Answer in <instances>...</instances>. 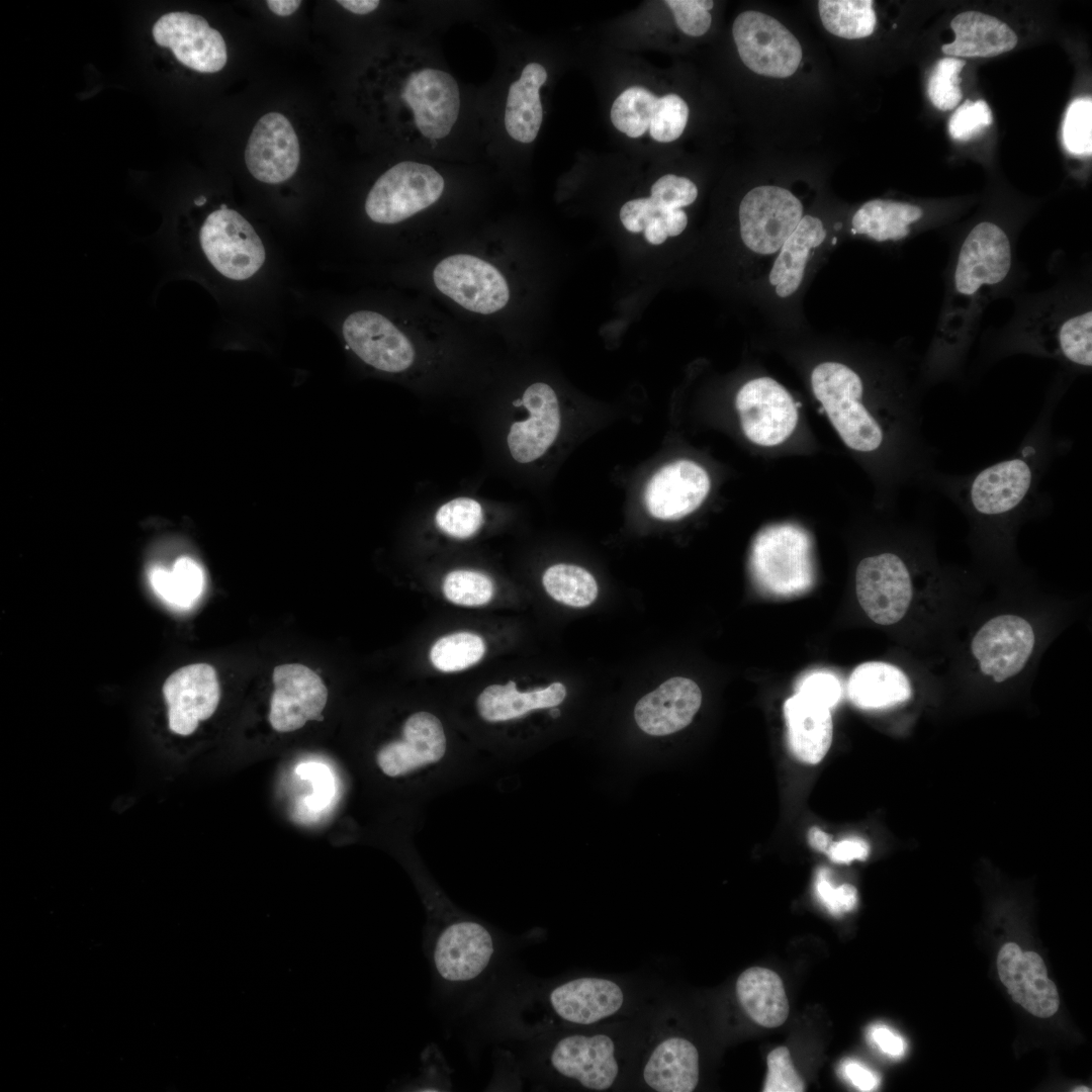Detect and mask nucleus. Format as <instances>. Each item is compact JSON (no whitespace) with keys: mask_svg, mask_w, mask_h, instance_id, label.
<instances>
[{"mask_svg":"<svg viewBox=\"0 0 1092 1092\" xmlns=\"http://www.w3.org/2000/svg\"><path fill=\"white\" fill-rule=\"evenodd\" d=\"M871 1038L883 1053L891 1057H901L905 1052L903 1038L886 1026H875L871 1030Z\"/></svg>","mask_w":1092,"mask_h":1092,"instance_id":"nucleus-55","label":"nucleus"},{"mask_svg":"<svg viewBox=\"0 0 1092 1092\" xmlns=\"http://www.w3.org/2000/svg\"><path fill=\"white\" fill-rule=\"evenodd\" d=\"M543 585L554 600L573 608H584L595 602L598 584L586 569L573 564H555L546 569Z\"/></svg>","mask_w":1092,"mask_h":1092,"instance_id":"nucleus-39","label":"nucleus"},{"mask_svg":"<svg viewBox=\"0 0 1092 1092\" xmlns=\"http://www.w3.org/2000/svg\"><path fill=\"white\" fill-rule=\"evenodd\" d=\"M659 215H662V213L650 197L629 200L623 204L620 210V219L624 228L635 234L643 232L648 222Z\"/></svg>","mask_w":1092,"mask_h":1092,"instance_id":"nucleus-53","label":"nucleus"},{"mask_svg":"<svg viewBox=\"0 0 1092 1092\" xmlns=\"http://www.w3.org/2000/svg\"><path fill=\"white\" fill-rule=\"evenodd\" d=\"M1035 646V633L1025 618L1002 614L985 622L974 635L971 652L979 669L995 682L1020 673Z\"/></svg>","mask_w":1092,"mask_h":1092,"instance_id":"nucleus-15","label":"nucleus"},{"mask_svg":"<svg viewBox=\"0 0 1092 1092\" xmlns=\"http://www.w3.org/2000/svg\"><path fill=\"white\" fill-rule=\"evenodd\" d=\"M998 974L1013 1001L1036 1017L1046 1018L1059 1008L1055 983L1045 965L1034 951H1023L1016 943H1005L998 953Z\"/></svg>","mask_w":1092,"mask_h":1092,"instance_id":"nucleus-24","label":"nucleus"},{"mask_svg":"<svg viewBox=\"0 0 1092 1092\" xmlns=\"http://www.w3.org/2000/svg\"><path fill=\"white\" fill-rule=\"evenodd\" d=\"M797 692L831 709L840 700L841 686L834 674L816 671L806 675L800 681Z\"/></svg>","mask_w":1092,"mask_h":1092,"instance_id":"nucleus-52","label":"nucleus"},{"mask_svg":"<svg viewBox=\"0 0 1092 1092\" xmlns=\"http://www.w3.org/2000/svg\"><path fill=\"white\" fill-rule=\"evenodd\" d=\"M732 33L744 65L756 74L787 78L798 69L802 48L779 20L758 11H744L734 20Z\"/></svg>","mask_w":1092,"mask_h":1092,"instance_id":"nucleus-10","label":"nucleus"},{"mask_svg":"<svg viewBox=\"0 0 1092 1092\" xmlns=\"http://www.w3.org/2000/svg\"><path fill=\"white\" fill-rule=\"evenodd\" d=\"M811 387L838 435L850 449L875 452L884 442V431L862 402L860 375L836 361H825L811 372Z\"/></svg>","mask_w":1092,"mask_h":1092,"instance_id":"nucleus-3","label":"nucleus"},{"mask_svg":"<svg viewBox=\"0 0 1092 1092\" xmlns=\"http://www.w3.org/2000/svg\"><path fill=\"white\" fill-rule=\"evenodd\" d=\"M992 122L991 109L984 100H967L951 115L948 130L953 140L969 141L981 134Z\"/></svg>","mask_w":1092,"mask_h":1092,"instance_id":"nucleus-49","label":"nucleus"},{"mask_svg":"<svg viewBox=\"0 0 1092 1092\" xmlns=\"http://www.w3.org/2000/svg\"><path fill=\"white\" fill-rule=\"evenodd\" d=\"M627 1000V991L622 984L595 976L565 981L548 995L553 1013L562 1021L578 1026H590L620 1014Z\"/></svg>","mask_w":1092,"mask_h":1092,"instance_id":"nucleus-21","label":"nucleus"},{"mask_svg":"<svg viewBox=\"0 0 1092 1092\" xmlns=\"http://www.w3.org/2000/svg\"><path fill=\"white\" fill-rule=\"evenodd\" d=\"M711 481L698 463L681 459L670 462L650 478L644 499L649 514L659 520L675 521L692 514L707 497Z\"/></svg>","mask_w":1092,"mask_h":1092,"instance_id":"nucleus-23","label":"nucleus"},{"mask_svg":"<svg viewBox=\"0 0 1092 1092\" xmlns=\"http://www.w3.org/2000/svg\"><path fill=\"white\" fill-rule=\"evenodd\" d=\"M300 160V148L290 121L279 112L263 115L248 140L245 161L259 181L278 184L291 178Z\"/></svg>","mask_w":1092,"mask_h":1092,"instance_id":"nucleus-22","label":"nucleus"},{"mask_svg":"<svg viewBox=\"0 0 1092 1092\" xmlns=\"http://www.w3.org/2000/svg\"><path fill=\"white\" fill-rule=\"evenodd\" d=\"M493 939L481 924L463 920L448 925L438 936L433 960L438 974L448 982L478 977L493 953Z\"/></svg>","mask_w":1092,"mask_h":1092,"instance_id":"nucleus-26","label":"nucleus"},{"mask_svg":"<svg viewBox=\"0 0 1092 1092\" xmlns=\"http://www.w3.org/2000/svg\"><path fill=\"white\" fill-rule=\"evenodd\" d=\"M199 241L209 263L229 279H248L264 264L265 249L256 231L224 204L205 218Z\"/></svg>","mask_w":1092,"mask_h":1092,"instance_id":"nucleus-9","label":"nucleus"},{"mask_svg":"<svg viewBox=\"0 0 1092 1092\" xmlns=\"http://www.w3.org/2000/svg\"><path fill=\"white\" fill-rule=\"evenodd\" d=\"M440 530L454 538L472 536L482 524V509L478 502L469 497H457L444 504L436 513Z\"/></svg>","mask_w":1092,"mask_h":1092,"instance_id":"nucleus-44","label":"nucleus"},{"mask_svg":"<svg viewBox=\"0 0 1092 1092\" xmlns=\"http://www.w3.org/2000/svg\"><path fill=\"white\" fill-rule=\"evenodd\" d=\"M656 100L657 97L644 87L627 88L612 105L614 126L630 138L643 135L649 129Z\"/></svg>","mask_w":1092,"mask_h":1092,"instance_id":"nucleus-40","label":"nucleus"},{"mask_svg":"<svg viewBox=\"0 0 1092 1092\" xmlns=\"http://www.w3.org/2000/svg\"><path fill=\"white\" fill-rule=\"evenodd\" d=\"M205 201H206L205 197L202 196V197L195 200V204L196 205H202V204L205 203Z\"/></svg>","mask_w":1092,"mask_h":1092,"instance_id":"nucleus-62","label":"nucleus"},{"mask_svg":"<svg viewBox=\"0 0 1092 1092\" xmlns=\"http://www.w3.org/2000/svg\"><path fill=\"white\" fill-rule=\"evenodd\" d=\"M1014 247L1006 231L984 220L957 247L948 264L941 310L930 347L932 372H942L970 347L981 315L1007 283Z\"/></svg>","mask_w":1092,"mask_h":1092,"instance_id":"nucleus-1","label":"nucleus"},{"mask_svg":"<svg viewBox=\"0 0 1092 1092\" xmlns=\"http://www.w3.org/2000/svg\"><path fill=\"white\" fill-rule=\"evenodd\" d=\"M397 98L418 140L438 142L454 127L460 112V90L454 77L418 62L400 82Z\"/></svg>","mask_w":1092,"mask_h":1092,"instance_id":"nucleus-5","label":"nucleus"},{"mask_svg":"<svg viewBox=\"0 0 1092 1092\" xmlns=\"http://www.w3.org/2000/svg\"><path fill=\"white\" fill-rule=\"evenodd\" d=\"M688 118L686 101L676 94H666L656 100L649 133L656 142H673L681 135Z\"/></svg>","mask_w":1092,"mask_h":1092,"instance_id":"nucleus-45","label":"nucleus"},{"mask_svg":"<svg viewBox=\"0 0 1092 1092\" xmlns=\"http://www.w3.org/2000/svg\"><path fill=\"white\" fill-rule=\"evenodd\" d=\"M750 565L756 583L769 595L791 597L808 590L814 582L809 533L794 524L763 528L753 541Z\"/></svg>","mask_w":1092,"mask_h":1092,"instance_id":"nucleus-4","label":"nucleus"},{"mask_svg":"<svg viewBox=\"0 0 1092 1092\" xmlns=\"http://www.w3.org/2000/svg\"><path fill=\"white\" fill-rule=\"evenodd\" d=\"M1031 453H1019L977 472L964 487V499L977 516L1007 517L1029 500L1038 474Z\"/></svg>","mask_w":1092,"mask_h":1092,"instance_id":"nucleus-11","label":"nucleus"},{"mask_svg":"<svg viewBox=\"0 0 1092 1092\" xmlns=\"http://www.w3.org/2000/svg\"><path fill=\"white\" fill-rule=\"evenodd\" d=\"M343 336L348 347L375 369L397 373L414 363L412 342L378 312L359 310L349 314L343 324Z\"/></svg>","mask_w":1092,"mask_h":1092,"instance_id":"nucleus-19","label":"nucleus"},{"mask_svg":"<svg viewBox=\"0 0 1092 1092\" xmlns=\"http://www.w3.org/2000/svg\"><path fill=\"white\" fill-rule=\"evenodd\" d=\"M871 852L870 844L861 837H849L838 842H831L828 857L837 863H849L852 860H866Z\"/></svg>","mask_w":1092,"mask_h":1092,"instance_id":"nucleus-54","label":"nucleus"},{"mask_svg":"<svg viewBox=\"0 0 1092 1092\" xmlns=\"http://www.w3.org/2000/svg\"><path fill=\"white\" fill-rule=\"evenodd\" d=\"M843 1072L851 1084L861 1091H871L879 1084L876 1074L855 1062L846 1063Z\"/></svg>","mask_w":1092,"mask_h":1092,"instance_id":"nucleus-56","label":"nucleus"},{"mask_svg":"<svg viewBox=\"0 0 1092 1092\" xmlns=\"http://www.w3.org/2000/svg\"><path fill=\"white\" fill-rule=\"evenodd\" d=\"M830 710L799 692L785 702L788 744L799 761L817 764L829 750L833 737Z\"/></svg>","mask_w":1092,"mask_h":1092,"instance_id":"nucleus-30","label":"nucleus"},{"mask_svg":"<svg viewBox=\"0 0 1092 1092\" xmlns=\"http://www.w3.org/2000/svg\"><path fill=\"white\" fill-rule=\"evenodd\" d=\"M1018 318L1015 346L1079 369L1092 365V311L1072 296L1046 298Z\"/></svg>","mask_w":1092,"mask_h":1092,"instance_id":"nucleus-2","label":"nucleus"},{"mask_svg":"<svg viewBox=\"0 0 1092 1092\" xmlns=\"http://www.w3.org/2000/svg\"><path fill=\"white\" fill-rule=\"evenodd\" d=\"M337 2L348 11L360 15L374 11L380 4L378 0H339Z\"/></svg>","mask_w":1092,"mask_h":1092,"instance_id":"nucleus-59","label":"nucleus"},{"mask_svg":"<svg viewBox=\"0 0 1092 1092\" xmlns=\"http://www.w3.org/2000/svg\"><path fill=\"white\" fill-rule=\"evenodd\" d=\"M1074 1091L1075 1092H1082V1091L1089 1092L1090 1089L1087 1088V1087H1078L1077 1089H1074Z\"/></svg>","mask_w":1092,"mask_h":1092,"instance_id":"nucleus-63","label":"nucleus"},{"mask_svg":"<svg viewBox=\"0 0 1092 1092\" xmlns=\"http://www.w3.org/2000/svg\"><path fill=\"white\" fill-rule=\"evenodd\" d=\"M432 277L442 294L472 312L494 313L510 299L509 285L502 272L491 263L470 254L444 258L434 268Z\"/></svg>","mask_w":1092,"mask_h":1092,"instance_id":"nucleus-12","label":"nucleus"},{"mask_svg":"<svg viewBox=\"0 0 1092 1092\" xmlns=\"http://www.w3.org/2000/svg\"><path fill=\"white\" fill-rule=\"evenodd\" d=\"M566 689L561 682L530 692H520L510 680L506 685L486 687L476 700L479 715L487 722H506L520 718L531 711L552 709L563 702Z\"/></svg>","mask_w":1092,"mask_h":1092,"instance_id":"nucleus-35","label":"nucleus"},{"mask_svg":"<svg viewBox=\"0 0 1092 1092\" xmlns=\"http://www.w3.org/2000/svg\"><path fill=\"white\" fill-rule=\"evenodd\" d=\"M735 405L744 435L759 446L782 444L798 423L792 394L771 377H756L744 383L736 394Z\"/></svg>","mask_w":1092,"mask_h":1092,"instance_id":"nucleus-13","label":"nucleus"},{"mask_svg":"<svg viewBox=\"0 0 1092 1092\" xmlns=\"http://www.w3.org/2000/svg\"><path fill=\"white\" fill-rule=\"evenodd\" d=\"M266 4L274 14L284 17L293 14L299 8L301 1L268 0Z\"/></svg>","mask_w":1092,"mask_h":1092,"instance_id":"nucleus-60","label":"nucleus"},{"mask_svg":"<svg viewBox=\"0 0 1092 1092\" xmlns=\"http://www.w3.org/2000/svg\"><path fill=\"white\" fill-rule=\"evenodd\" d=\"M965 66L966 61L959 58H943L935 65L928 80L927 93L937 109H953L961 101L960 73Z\"/></svg>","mask_w":1092,"mask_h":1092,"instance_id":"nucleus-43","label":"nucleus"},{"mask_svg":"<svg viewBox=\"0 0 1092 1092\" xmlns=\"http://www.w3.org/2000/svg\"><path fill=\"white\" fill-rule=\"evenodd\" d=\"M446 749L441 721L430 712L420 711L406 718L398 739L379 748L376 763L389 778L405 777L440 762Z\"/></svg>","mask_w":1092,"mask_h":1092,"instance_id":"nucleus-20","label":"nucleus"},{"mask_svg":"<svg viewBox=\"0 0 1092 1092\" xmlns=\"http://www.w3.org/2000/svg\"><path fill=\"white\" fill-rule=\"evenodd\" d=\"M738 215L745 248L760 259H772L804 216V208L790 190L762 185L746 193Z\"/></svg>","mask_w":1092,"mask_h":1092,"instance_id":"nucleus-7","label":"nucleus"},{"mask_svg":"<svg viewBox=\"0 0 1092 1092\" xmlns=\"http://www.w3.org/2000/svg\"><path fill=\"white\" fill-rule=\"evenodd\" d=\"M444 188L443 176L432 166L403 161L375 181L367 194L365 211L374 222L397 223L436 203Z\"/></svg>","mask_w":1092,"mask_h":1092,"instance_id":"nucleus-6","label":"nucleus"},{"mask_svg":"<svg viewBox=\"0 0 1092 1092\" xmlns=\"http://www.w3.org/2000/svg\"><path fill=\"white\" fill-rule=\"evenodd\" d=\"M644 1084L657 1092H692L699 1083L700 1058L687 1037L668 1034L649 1051L642 1067Z\"/></svg>","mask_w":1092,"mask_h":1092,"instance_id":"nucleus-29","label":"nucleus"},{"mask_svg":"<svg viewBox=\"0 0 1092 1092\" xmlns=\"http://www.w3.org/2000/svg\"><path fill=\"white\" fill-rule=\"evenodd\" d=\"M857 601L876 624L893 625L907 613L913 596L910 571L897 554L863 558L855 572Z\"/></svg>","mask_w":1092,"mask_h":1092,"instance_id":"nucleus-14","label":"nucleus"},{"mask_svg":"<svg viewBox=\"0 0 1092 1092\" xmlns=\"http://www.w3.org/2000/svg\"><path fill=\"white\" fill-rule=\"evenodd\" d=\"M815 889L820 902L834 916L852 911L857 904L856 889L849 884L834 888L829 881V872L826 869L818 872Z\"/></svg>","mask_w":1092,"mask_h":1092,"instance_id":"nucleus-51","label":"nucleus"},{"mask_svg":"<svg viewBox=\"0 0 1092 1092\" xmlns=\"http://www.w3.org/2000/svg\"><path fill=\"white\" fill-rule=\"evenodd\" d=\"M808 842L814 849L826 852L831 844V837L818 827H812L808 831Z\"/></svg>","mask_w":1092,"mask_h":1092,"instance_id":"nucleus-61","label":"nucleus"},{"mask_svg":"<svg viewBox=\"0 0 1092 1092\" xmlns=\"http://www.w3.org/2000/svg\"><path fill=\"white\" fill-rule=\"evenodd\" d=\"M698 196V188L686 177L667 174L655 181L650 199L662 213L692 204Z\"/></svg>","mask_w":1092,"mask_h":1092,"instance_id":"nucleus-47","label":"nucleus"},{"mask_svg":"<svg viewBox=\"0 0 1092 1092\" xmlns=\"http://www.w3.org/2000/svg\"><path fill=\"white\" fill-rule=\"evenodd\" d=\"M702 692L687 677H672L642 697L635 706L639 728L652 736H664L686 728L699 711Z\"/></svg>","mask_w":1092,"mask_h":1092,"instance_id":"nucleus-28","label":"nucleus"},{"mask_svg":"<svg viewBox=\"0 0 1092 1092\" xmlns=\"http://www.w3.org/2000/svg\"><path fill=\"white\" fill-rule=\"evenodd\" d=\"M1091 98L1084 97L1074 100L1066 112L1063 125V140L1067 150L1075 155H1091Z\"/></svg>","mask_w":1092,"mask_h":1092,"instance_id":"nucleus-46","label":"nucleus"},{"mask_svg":"<svg viewBox=\"0 0 1092 1092\" xmlns=\"http://www.w3.org/2000/svg\"><path fill=\"white\" fill-rule=\"evenodd\" d=\"M850 701L866 711H882L908 702L912 697L909 677L898 666L883 661L857 665L847 685Z\"/></svg>","mask_w":1092,"mask_h":1092,"instance_id":"nucleus-31","label":"nucleus"},{"mask_svg":"<svg viewBox=\"0 0 1092 1092\" xmlns=\"http://www.w3.org/2000/svg\"><path fill=\"white\" fill-rule=\"evenodd\" d=\"M954 40L941 51L952 57L991 58L1017 44V35L1002 20L979 11L958 14L950 22Z\"/></svg>","mask_w":1092,"mask_h":1092,"instance_id":"nucleus-32","label":"nucleus"},{"mask_svg":"<svg viewBox=\"0 0 1092 1092\" xmlns=\"http://www.w3.org/2000/svg\"><path fill=\"white\" fill-rule=\"evenodd\" d=\"M442 588L448 601L467 607L485 605L494 594L493 582L487 575L465 569L449 572Z\"/></svg>","mask_w":1092,"mask_h":1092,"instance_id":"nucleus-42","label":"nucleus"},{"mask_svg":"<svg viewBox=\"0 0 1092 1092\" xmlns=\"http://www.w3.org/2000/svg\"><path fill=\"white\" fill-rule=\"evenodd\" d=\"M521 403L529 417L512 424L507 441L517 462L530 463L540 458L555 441L560 428V410L555 391L543 382L527 387Z\"/></svg>","mask_w":1092,"mask_h":1092,"instance_id":"nucleus-27","label":"nucleus"},{"mask_svg":"<svg viewBox=\"0 0 1092 1092\" xmlns=\"http://www.w3.org/2000/svg\"><path fill=\"white\" fill-rule=\"evenodd\" d=\"M872 0H820L818 9L824 27L832 34L856 39L871 35L877 24Z\"/></svg>","mask_w":1092,"mask_h":1092,"instance_id":"nucleus-38","label":"nucleus"},{"mask_svg":"<svg viewBox=\"0 0 1092 1092\" xmlns=\"http://www.w3.org/2000/svg\"><path fill=\"white\" fill-rule=\"evenodd\" d=\"M549 1064L560 1077L590 1091L611 1089L623 1069L617 1037L602 1031L561 1037L550 1051Z\"/></svg>","mask_w":1092,"mask_h":1092,"instance_id":"nucleus-8","label":"nucleus"},{"mask_svg":"<svg viewBox=\"0 0 1092 1092\" xmlns=\"http://www.w3.org/2000/svg\"><path fill=\"white\" fill-rule=\"evenodd\" d=\"M272 679L274 692L268 718L275 731L292 732L320 718L328 690L312 669L299 663L281 664L274 668Z\"/></svg>","mask_w":1092,"mask_h":1092,"instance_id":"nucleus-18","label":"nucleus"},{"mask_svg":"<svg viewBox=\"0 0 1092 1092\" xmlns=\"http://www.w3.org/2000/svg\"><path fill=\"white\" fill-rule=\"evenodd\" d=\"M485 652L481 637L470 632H457L440 638L431 648L432 664L444 672L465 669L478 662Z\"/></svg>","mask_w":1092,"mask_h":1092,"instance_id":"nucleus-41","label":"nucleus"},{"mask_svg":"<svg viewBox=\"0 0 1092 1092\" xmlns=\"http://www.w3.org/2000/svg\"><path fill=\"white\" fill-rule=\"evenodd\" d=\"M662 217L668 237L680 235L688 224V216L681 208L667 210Z\"/></svg>","mask_w":1092,"mask_h":1092,"instance_id":"nucleus-57","label":"nucleus"},{"mask_svg":"<svg viewBox=\"0 0 1092 1092\" xmlns=\"http://www.w3.org/2000/svg\"><path fill=\"white\" fill-rule=\"evenodd\" d=\"M828 232L822 220L814 215L802 217L793 234L771 259L765 277L770 295L786 302L802 289L811 264L827 240Z\"/></svg>","mask_w":1092,"mask_h":1092,"instance_id":"nucleus-25","label":"nucleus"},{"mask_svg":"<svg viewBox=\"0 0 1092 1092\" xmlns=\"http://www.w3.org/2000/svg\"><path fill=\"white\" fill-rule=\"evenodd\" d=\"M150 581L157 595L179 609H189L199 599L204 587V574L199 564L189 557L176 560L171 571L155 567Z\"/></svg>","mask_w":1092,"mask_h":1092,"instance_id":"nucleus-37","label":"nucleus"},{"mask_svg":"<svg viewBox=\"0 0 1092 1092\" xmlns=\"http://www.w3.org/2000/svg\"><path fill=\"white\" fill-rule=\"evenodd\" d=\"M643 233L646 241L651 245H660L664 243L668 235L662 215L652 218Z\"/></svg>","mask_w":1092,"mask_h":1092,"instance_id":"nucleus-58","label":"nucleus"},{"mask_svg":"<svg viewBox=\"0 0 1092 1092\" xmlns=\"http://www.w3.org/2000/svg\"><path fill=\"white\" fill-rule=\"evenodd\" d=\"M547 80L546 69L537 62L527 64L509 88L504 122L507 133L523 144L532 143L541 127L543 108L540 89Z\"/></svg>","mask_w":1092,"mask_h":1092,"instance_id":"nucleus-34","label":"nucleus"},{"mask_svg":"<svg viewBox=\"0 0 1092 1092\" xmlns=\"http://www.w3.org/2000/svg\"><path fill=\"white\" fill-rule=\"evenodd\" d=\"M672 10L679 29L688 35L700 36L710 28L712 17L709 12L714 2L707 0H666Z\"/></svg>","mask_w":1092,"mask_h":1092,"instance_id":"nucleus-50","label":"nucleus"},{"mask_svg":"<svg viewBox=\"0 0 1092 1092\" xmlns=\"http://www.w3.org/2000/svg\"><path fill=\"white\" fill-rule=\"evenodd\" d=\"M737 1000L756 1024L775 1028L781 1026L789 1015V1001L781 977L762 967L743 971L735 984Z\"/></svg>","mask_w":1092,"mask_h":1092,"instance_id":"nucleus-33","label":"nucleus"},{"mask_svg":"<svg viewBox=\"0 0 1092 1092\" xmlns=\"http://www.w3.org/2000/svg\"><path fill=\"white\" fill-rule=\"evenodd\" d=\"M155 41L169 48L184 66L200 72L215 73L226 64L228 52L222 35L200 15L170 12L153 26Z\"/></svg>","mask_w":1092,"mask_h":1092,"instance_id":"nucleus-16","label":"nucleus"},{"mask_svg":"<svg viewBox=\"0 0 1092 1092\" xmlns=\"http://www.w3.org/2000/svg\"><path fill=\"white\" fill-rule=\"evenodd\" d=\"M924 216L922 207L892 199H873L863 203L851 218V234L878 243L898 242L908 238L913 224Z\"/></svg>","mask_w":1092,"mask_h":1092,"instance_id":"nucleus-36","label":"nucleus"},{"mask_svg":"<svg viewBox=\"0 0 1092 1092\" xmlns=\"http://www.w3.org/2000/svg\"><path fill=\"white\" fill-rule=\"evenodd\" d=\"M163 695L169 730L179 736H189L200 722L214 714L219 704L220 689L215 669L206 663L184 666L166 679Z\"/></svg>","mask_w":1092,"mask_h":1092,"instance_id":"nucleus-17","label":"nucleus"},{"mask_svg":"<svg viewBox=\"0 0 1092 1092\" xmlns=\"http://www.w3.org/2000/svg\"><path fill=\"white\" fill-rule=\"evenodd\" d=\"M767 1075L763 1092H804L803 1078L794 1067L788 1048L778 1046L767 1056Z\"/></svg>","mask_w":1092,"mask_h":1092,"instance_id":"nucleus-48","label":"nucleus"}]
</instances>
